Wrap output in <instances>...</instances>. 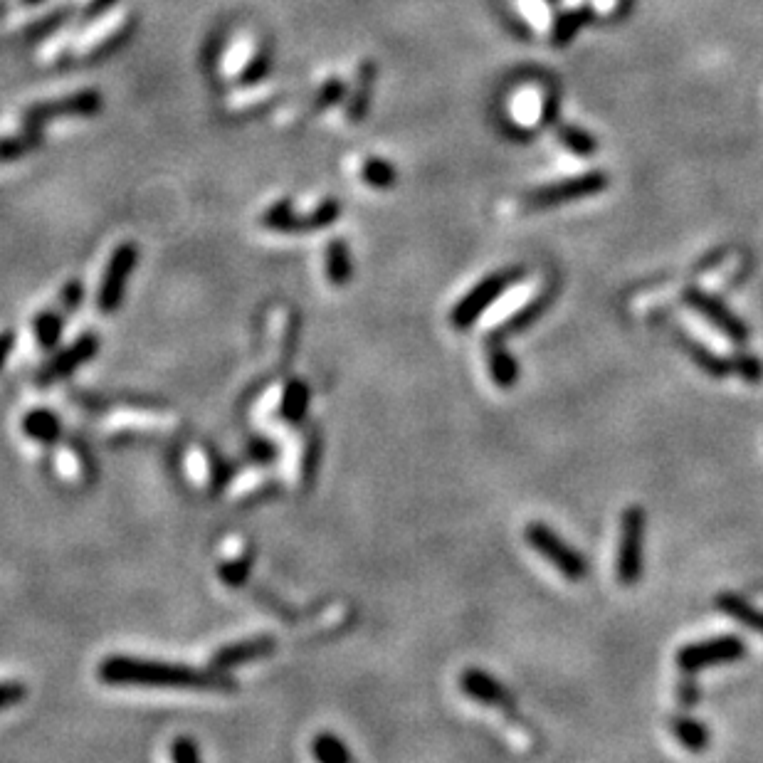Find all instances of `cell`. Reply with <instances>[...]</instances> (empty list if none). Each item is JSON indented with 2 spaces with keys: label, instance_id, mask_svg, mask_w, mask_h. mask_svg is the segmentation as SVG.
Instances as JSON below:
<instances>
[{
  "label": "cell",
  "instance_id": "6da1fadb",
  "mask_svg": "<svg viewBox=\"0 0 763 763\" xmlns=\"http://www.w3.org/2000/svg\"><path fill=\"white\" fill-rule=\"evenodd\" d=\"M99 680L112 687H149V689H188V692H238V682L230 672H218L213 667L196 670L181 662L144 660V657L112 655L99 665Z\"/></svg>",
  "mask_w": 763,
  "mask_h": 763
},
{
  "label": "cell",
  "instance_id": "7a4b0ae2",
  "mask_svg": "<svg viewBox=\"0 0 763 763\" xmlns=\"http://www.w3.org/2000/svg\"><path fill=\"white\" fill-rule=\"evenodd\" d=\"M526 270L524 267H504V270L492 272L484 280H480L460 302L452 307L450 312V324L457 331H467L472 324L480 322V317L492 307L497 299H502V294L507 289H512L514 284L524 282Z\"/></svg>",
  "mask_w": 763,
  "mask_h": 763
},
{
  "label": "cell",
  "instance_id": "3957f363",
  "mask_svg": "<svg viewBox=\"0 0 763 763\" xmlns=\"http://www.w3.org/2000/svg\"><path fill=\"white\" fill-rule=\"evenodd\" d=\"M524 539L541 559L549 561L568 581H583L588 576L586 556L573 549L566 539H561L549 524L529 522L524 529Z\"/></svg>",
  "mask_w": 763,
  "mask_h": 763
},
{
  "label": "cell",
  "instance_id": "277c9868",
  "mask_svg": "<svg viewBox=\"0 0 763 763\" xmlns=\"http://www.w3.org/2000/svg\"><path fill=\"white\" fill-rule=\"evenodd\" d=\"M647 514L640 504H633L620 517L618 556H615V576L623 586H635L643 576V541Z\"/></svg>",
  "mask_w": 763,
  "mask_h": 763
},
{
  "label": "cell",
  "instance_id": "5b68a950",
  "mask_svg": "<svg viewBox=\"0 0 763 763\" xmlns=\"http://www.w3.org/2000/svg\"><path fill=\"white\" fill-rule=\"evenodd\" d=\"M139 265V245L136 242H121L114 247L112 257L107 262V270H104L102 282H99L97 292V307L99 312L112 317L121 309L126 294V284H129L131 272Z\"/></svg>",
  "mask_w": 763,
  "mask_h": 763
},
{
  "label": "cell",
  "instance_id": "8992f818",
  "mask_svg": "<svg viewBox=\"0 0 763 763\" xmlns=\"http://www.w3.org/2000/svg\"><path fill=\"white\" fill-rule=\"evenodd\" d=\"M608 176L603 171H588L583 176H573V178H563V181L549 183V186H539L534 188L531 193L524 196V205L526 208L534 210H544V208H554V205H563V203H573V201H583V198H591L603 193L608 188Z\"/></svg>",
  "mask_w": 763,
  "mask_h": 763
},
{
  "label": "cell",
  "instance_id": "52a82bcc",
  "mask_svg": "<svg viewBox=\"0 0 763 763\" xmlns=\"http://www.w3.org/2000/svg\"><path fill=\"white\" fill-rule=\"evenodd\" d=\"M746 655V643L739 635H717V638L689 643L677 650L675 662L682 672H702L709 667L729 665V662L741 660Z\"/></svg>",
  "mask_w": 763,
  "mask_h": 763
},
{
  "label": "cell",
  "instance_id": "ba28073f",
  "mask_svg": "<svg viewBox=\"0 0 763 763\" xmlns=\"http://www.w3.org/2000/svg\"><path fill=\"white\" fill-rule=\"evenodd\" d=\"M682 302L687 304L692 312H697L704 322L712 324L719 334H724L726 339L734 341L736 346L749 344L751 339L749 324H746L739 314L731 312L729 304L722 302L719 297H714V294L704 292V289L699 287H687L682 292Z\"/></svg>",
  "mask_w": 763,
  "mask_h": 763
},
{
  "label": "cell",
  "instance_id": "9c48e42d",
  "mask_svg": "<svg viewBox=\"0 0 763 763\" xmlns=\"http://www.w3.org/2000/svg\"><path fill=\"white\" fill-rule=\"evenodd\" d=\"M99 346H102V339H99L94 331H84V334L77 336L70 346H65V349H60L57 354H52V359L38 371V378H35V381H38L40 386H52V383L65 381V378H70L77 368H82L84 363H89L99 354Z\"/></svg>",
  "mask_w": 763,
  "mask_h": 763
},
{
  "label": "cell",
  "instance_id": "30bf717a",
  "mask_svg": "<svg viewBox=\"0 0 763 763\" xmlns=\"http://www.w3.org/2000/svg\"><path fill=\"white\" fill-rule=\"evenodd\" d=\"M99 109H102V94L97 89H80V92L65 94V97L30 104L20 117L45 126L50 119L94 117V114H99Z\"/></svg>",
  "mask_w": 763,
  "mask_h": 763
},
{
  "label": "cell",
  "instance_id": "8fae6325",
  "mask_svg": "<svg viewBox=\"0 0 763 763\" xmlns=\"http://www.w3.org/2000/svg\"><path fill=\"white\" fill-rule=\"evenodd\" d=\"M460 689L465 697L475 699L482 707L502 709V712H512L514 709V694L504 687L497 677H492L489 672L470 667L460 675Z\"/></svg>",
  "mask_w": 763,
  "mask_h": 763
},
{
  "label": "cell",
  "instance_id": "7c38bea8",
  "mask_svg": "<svg viewBox=\"0 0 763 763\" xmlns=\"http://www.w3.org/2000/svg\"><path fill=\"white\" fill-rule=\"evenodd\" d=\"M277 640L272 635H255V638L238 640V643L223 645L213 657H210V667L218 672H230L235 667L247 665V662L265 660V657L275 655Z\"/></svg>",
  "mask_w": 763,
  "mask_h": 763
},
{
  "label": "cell",
  "instance_id": "4fadbf2b",
  "mask_svg": "<svg viewBox=\"0 0 763 763\" xmlns=\"http://www.w3.org/2000/svg\"><path fill=\"white\" fill-rule=\"evenodd\" d=\"M131 28H134V18H131V15L126 13L112 15V18L104 20V23L99 25L92 35H87V38L75 47V55L77 52L84 57L104 55V52L114 50V47H119L121 42L129 38Z\"/></svg>",
  "mask_w": 763,
  "mask_h": 763
},
{
  "label": "cell",
  "instance_id": "5bb4252c",
  "mask_svg": "<svg viewBox=\"0 0 763 763\" xmlns=\"http://www.w3.org/2000/svg\"><path fill=\"white\" fill-rule=\"evenodd\" d=\"M556 299V292L551 287H546L544 292L536 294L531 302H526L519 312H514L512 317L507 319V322H502L497 326V329L492 331V334L487 336V339H499V341H507L512 339V336H519L524 334V331H529L531 326H534L536 322H539L541 317H544L546 312L551 309V304H554Z\"/></svg>",
  "mask_w": 763,
  "mask_h": 763
},
{
  "label": "cell",
  "instance_id": "9a60e30c",
  "mask_svg": "<svg viewBox=\"0 0 763 763\" xmlns=\"http://www.w3.org/2000/svg\"><path fill=\"white\" fill-rule=\"evenodd\" d=\"M373 87H376V62L361 60L354 72V89H351L349 102L344 107L346 124H359L366 117L373 99Z\"/></svg>",
  "mask_w": 763,
  "mask_h": 763
},
{
  "label": "cell",
  "instance_id": "2e32d148",
  "mask_svg": "<svg viewBox=\"0 0 763 763\" xmlns=\"http://www.w3.org/2000/svg\"><path fill=\"white\" fill-rule=\"evenodd\" d=\"M42 144V124L20 117L18 126L10 134L0 136V163H13Z\"/></svg>",
  "mask_w": 763,
  "mask_h": 763
},
{
  "label": "cell",
  "instance_id": "e0dca14e",
  "mask_svg": "<svg viewBox=\"0 0 763 763\" xmlns=\"http://www.w3.org/2000/svg\"><path fill=\"white\" fill-rule=\"evenodd\" d=\"M270 70V52L260 42H247L238 60L228 62V75L240 84H257Z\"/></svg>",
  "mask_w": 763,
  "mask_h": 763
},
{
  "label": "cell",
  "instance_id": "ac0fdd59",
  "mask_svg": "<svg viewBox=\"0 0 763 763\" xmlns=\"http://www.w3.org/2000/svg\"><path fill=\"white\" fill-rule=\"evenodd\" d=\"M487 366L489 376L499 388L509 391L519 383V361L512 351L504 346V341L487 339Z\"/></svg>",
  "mask_w": 763,
  "mask_h": 763
},
{
  "label": "cell",
  "instance_id": "d6986e66",
  "mask_svg": "<svg viewBox=\"0 0 763 763\" xmlns=\"http://www.w3.org/2000/svg\"><path fill=\"white\" fill-rule=\"evenodd\" d=\"M346 97V84L341 77H326V80L314 89V94L309 99H304L302 107L297 109V114H289V119H284L282 124H292V121L302 117H312V114L324 112V109L334 107L341 99Z\"/></svg>",
  "mask_w": 763,
  "mask_h": 763
},
{
  "label": "cell",
  "instance_id": "ffe728a7",
  "mask_svg": "<svg viewBox=\"0 0 763 763\" xmlns=\"http://www.w3.org/2000/svg\"><path fill=\"white\" fill-rule=\"evenodd\" d=\"M677 341H680L682 351L689 356V359H692L694 366H697L702 373H707V376L726 378L731 373L729 359L714 354L712 349H707V346H704L702 341L694 339V336H687L684 331H677Z\"/></svg>",
  "mask_w": 763,
  "mask_h": 763
},
{
  "label": "cell",
  "instance_id": "44dd1931",
  "mask_svg": "<svg viewBox=\"0 0 763 763\" xmlns=\"http://www.w3.org/2000/svg\"><path fill=\"white\" fill-rule=\"evenodd\" d=\"M262 228L272 230V233H284V235H299L304 233L302 225V213H297L294 203L289 198H280V201L270 203L260 215Z\"/></svg>",
  "mask_w": 763,
  "mask_h": 763
},
{
  "label": "cell",
  "instance_id": "7402d4cb",
  "mask_svg": "<svg viewBox=\"0 0 763 763\" xmlns=\"http://www.w3.org/2000/svg\"><path fill=\"white\" fill-rule=\"evenodd\" d=\"M670 731L675 734V739L680 741L682 749H687L689 754H702L712 744V731L707 729L699 719L689 717V714H677L670 719Z\"/></svg>",
  "mask_w": 763,
  "mask_h": 763
},
{
  "label": "cell",
  "instance_id": "603a6c76",
  "mask_svg": "<svg viewBox=\"0 0 763 763\" xmlns=\"http://www.w3.org/2000/svg\"><path fill=\"white\" fill-rule=\"evenodd\" d=\"M23 433L28 435L30 440L40 442V445H55V442L62 438L60 415L47 408L30 410L23 418Z\"/></svg>",
  "mask_w": 763,
  "mask_h": 763
},
{
  "label": "cell",
  "instance_id": "cb8c5ba5",
  "mask_svg": "<svg viewBox=\"0 0 763 763\" xmlns=\"http://www.w3.org/2000/svg\"><path fill=\"white\" fill-rule=\"evenodd\" d=\"M324 270L326 280L334 284V287H344V284L351 282V277H354V260H351V250L346 245V240H329L324 252Z\"/></svg>",
  "mask_w": 763,
  "mask_h": 763
},
{
  "label": "cell",
  "instance_id": "d4e9b609",
  "mask_svg": "<svg viewBox=\"0 0 763 763\" xmlns=\"http://www.w3.org/2000/svg\"><path fill=\"white\" fill-rule=\"evenodd\" d=\"M309 401H312V391H309L307 381L302 378H292L287 381L282 391V401H280V418L284 423H302L304 415L309 410Z\"/></svg>",
  "mask_w": 763,
  "mask_h": 763
},
{
  "label": "cell",
  "instance_id": "484cf974",
  "mask_svg": "<svg viewBox=\"0 0 763 763\" xmlns=\"http://www.w3.org/2000/svg\"><path fill=\"white\" fill-rule=\"evenodd\" d=\"M717 608L722 610L724 615H729V618H734L736 623L744 625V628L763 635V610L751 605L746 598H741L739 593H719Z\"/></svg>",
  "mask_w": 763,
  "mask_h": 763
},
{
  "label": "cell",
  "instance_id": "4316f807",
  "mask_svg": "<svg viewBox=\"0 0 763 763\" xmlns=\"http://www.w3.org/2000/svg\"><path fill=\"white\" fill-rule=\"evenodd\" d=\"M359 176L366 186L378 188V191H386V188L396 186L398 173L393 163H388L386 159H378V156H366L359 163Z\"/></svg>",
  "mask_w": 763,
  "mask_h": 763
},
{
  "label": "cell",
  "instance_id": "83f0119b",
  "mask_svg": "<svg viewBox=\"0 0 763 763\" xmlns=\"http://www.w3.org/2000/svg\"><path fill=\"white\" fill-rule=\"evenodd\" d=\"M62 331H65V317L60 312H42L35 317L33 322V334L35 341L45 351H52L55 346H60Z\"/></svg>",
  "mask_w": 763,
  "mask_h": 763
},
{
  "label": "cell",
  "instance_id": "f1b7e54d",
  "mask_svg": "<svg viewBox=\"0 0 763 763\" xmlns=\"http://www.w3.org/2000/svg\"><path fill=\"white\" fill-rule=\"evenodd\" d=\"M312 754H314V759L322 761V763H349V761H354V754L346 749L344 741H341L336 734H329V731H322V734L314 736Z\"/></svg>",
  "mask_w": 763,
  "mask_h": 763
},
{
  "label": "cell",
  "instance_id": "f546056e",
  "mask_svg": "<svg viewBox=\"0 0 763 763\" xmlns=\"http://www.w3.org/2000/svg\"><path fill=\"white\" fill-rule=\"evenodd\" d=\"M591 20H593L591 8H578V10H568V13H561L554 25V45H568V42L576 38L578 30H581L586 23H591Z\"/></svg>",
  "mask_w": 763,
  "mask_h": 763
},
{
  "label": "cell",
  "instance_id": "4dcf8cb0",
  "mask_svg": "<svg viewBox=\"0 0 763 763\" xmlns=\"http://www.w3.org/2000/svg\"><path fill=\"white\" fill-rule=\"evenodd\" d=\"M341 218V203L336 198H322L309 213L302 215L304 233H314V230H324L334 225Z\"/></svg>",
  "mask_w": 763,
  "mask_h": 763
},
{
  "label": "cell",
  "instance_id": "1f68e13d",
  "mask_svg": "<svg viewBox=\"0 0 763 763\" xmlns=\"http://www.w3.org/2000/svg\"><path fill=\"white\" fill-rule=\"evenodd\" d=\"M280 97V89H262V92H245L240 97L230 99L228 109L233 114H252L262 112V109H270L272 104Z\"/></svg>",
  "mask_w": 763,
  "mask_h": 763
},
{
  "label": "cell",
  "instance_id": "d6a6232c",
  "mask_svg": "<svg viewBox=\"0 0 763 763\" xmlns=\"http://www.w3.org/2000/svg\"><path fill=\"white\" fill-rule=\"evenodd\" d=\"M250 573H252V551H247V554H242V556H235V559L223 561V566L218 568L220 581H223L225 586H230V588L245 586L247 578H250Z\"/></svg>",
  "mask_w": 763,
  "mask_h": 763
},
{
  "label": "cell",
  "instance_id": "836d02e7",
  "mask_svg": "<svg viewBox=\"0 0 763 763\" xmlns=\"http://www.w3.org/2000/svg\"><path fill=\"white\" fill-rule=\"evenodd\" d=\"M729 368L741 381L759 383L763 378V361L756 354H751V351H734L729 356Z\"/></svg>",
  "mask_w": 763,
  "mask_h": 763
},
{
  "label": "cell",
  "instance_id": "e575fe53",
  "mask_svg": "<svg viewBox=\"0 0 763 763\" xmlns=\"http://www.w3.org/2000/svg\"><path fill=\"white\" fill-rule=\"evenodd\" d=\"M559 139L566 149L578 156H593L598 151V141L578 126H559Z\"/></svg>",
  "mask_w": 763,
  "mask_h": 763
},
{
  "label": "cell",
  "instance_id": "d590c367",
  "mask_svg": "<svg viewBox=\"0 0 763 763\" xmlns=\"http://www.w3.org/2000/svg\"><path fill=\"white\" fill-rule=\"evenodd\" d=\"M28 699V684L23 680H5L0 682V712L18 707Z\"/></svg>",
  "mask_w": 763,
  "mask_h": 763
},
{
  "label": "cell",
  "instance_id": "8d00e7d4",
  "mask_svg": "<svg viewBox=\"0 0 763 763\" xmlns=\"http://www.w3.org/2000/svg\"><path fill=\"white\" fill-rule=\"evenodd\" d=\"M171 759L178 763H198L201 761V746L191 736H176L171 741Z\"/></svg>",
  "mask_w": 763,
  "mask_h": 763
},
{
  "label": "cell",
  "instance_id": "74e56055",
  "mask_svg": "<svg viewBox=\"0 0 763 763\" xmlns=\"http://www.w3.org/2000/svg\"><path fill=\"white\" fill-rule=\"evenodd\" d=\"M247 455H250V460H255L257 465H267V462H272L277 457V445L265 438H255L247 445Z\"/></svg>",
  "mask_w": 763,
  "mask_h": 763
},
{
  "label": "cell",
  "instance_id": "f35d334b",
  "mask_svg": "<svg viewBox=\"0 0 763 763\" xmlns=\"http://www.w3.org/2000/svg\"><path fill=\"white\" fill-rule=\"evenodd\" d=\"M319 455H322V445H319V440H309L307 455H304V467H302V477L307 484H312V480H317Z\"/></svg>",
  "mask_w": 763,
  "mask_h": 763
},
{
  "label": "cell",
  "instance_id": "ab89813d",
  "mask_svg": "<svg viewBox=\"0 0 763 763\" xmlns=\"http://www.w3.org/2000/svg\"><path fill=\"white\" fill-rule=\"evenodd\" d=\"M62 309H67V312H75V309H80V304L84 302V284L80 280H72L67 282L65 287H62Z\"/></svg>",
  "mask_w": 763,
  "mask_h": 763
},
{
  "label": "cell",
  "instance_id": "60d3db41",
  "mask_svg": "<svg viewBox=\"0 0 763 763\" xmlns=\"http://www.w3.org/2000/svg\"><path fill=\"white\" fill-rule=\"evenodd\" d=\"M677 699H680V704L684 709L697 707L699 687H697V682L692 680V675H689V672H684V680L677 684Z\"/></svg>",
  "mask_w": 763,
  "mask_h": 763
},
{
  "label": "cell",
  "instance_id": "b9f144b4",
  "mask_svg": "<svg viewBox=\"0 0 763 763\" xmlns=\"http://www.w3.org/2000/svg\"><path fill=\"white\" fill-rule=\"evenodd\" d=\"M15 344H18V336H15V331H10V329L0 331V371H3L5 363L10 361V356H13Z\"/></svg>",
  "mask_w": 763,
  "mask_h": 763
},
{
  "label": "cell",
  "instance_id": "7bdbcfd3",
  "mask_svg": "<svg viewBox=\"0 0 763 763\" xmlns=\"http://www.w3.org/2000/svg\"><path fill=\"white\" fill-rule=\"evenodd\" d=\"M114 3H117V0H84V5H82V10H80V18L82 20L97 18V15H102L104 10L112 8Z\"/></svg>",
  "mask_w": 763,
  "mask_h": 763
},
{
  "label": "cell",
  "instance_id": "ee69618b",
  "mask_svg": "<svg viewBox=\"0 0 763 763\" xmlns=\"http://www.w3.org/2000/svg\"><path fill=\"white\" fill-rule=\"evenodd\" d=\"M42 0H18V5H23V8H33V5H40Z\"/></svg>",
  "mask_w": 763,
  "mask_h": 763
}]
</instances>
